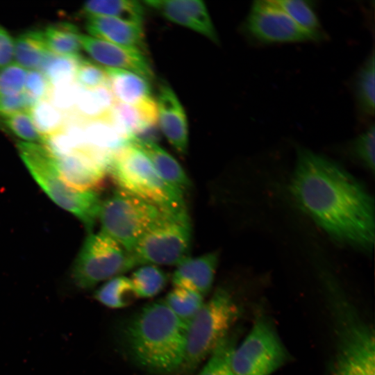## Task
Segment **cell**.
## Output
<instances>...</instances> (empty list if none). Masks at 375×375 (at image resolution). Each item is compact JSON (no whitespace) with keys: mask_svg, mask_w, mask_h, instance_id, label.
Returning <instances> with one entry per match:
<instances>
[{"mask_svg":"<svg viewBox=\"0 0 375 375\" xmlns=\"http://www.w3.org/2000/svg\"><path fill=\"white\" fill-rule=\"evenodd\" d=\"M290 190L298 206L332 239L360 249H372L374 199L342 167L299 147Z\"/></svg>","mask_w":375,"mask_h":375,"instance_id":"6da1fadb","label":"cell"},{"mask_svg":"<svg viewBox=\"0 0 375 375\" xmlns=\"http://www.w3.org/2000/svg\"><path fill=\"white\" fill-rule=\"evenodd\" d=\"M188 325L164 300L152 302L122 326L120 339L130 359L154 374L179 372L184 360Z\"/></svg>","mask_w":375,"mask_h":375,"instance_id":"7a4b0ae2","label":"cell"},{"mask_svg":"<svg viewBox=\"0 0 375 375\" xmlns=\"http://www.w3.org/2000/svg\"><path fill=\"white\" fill-rule=\"evenodd\" d=\"M324 283L335 339L331 375H374L373 326L335 281Z\"/></svg>","mask_w":375,"mask_h":375,"instance_id":"3957f363","label":"cell"},{"mask_svg":"<svg viewBox=\"0 0 375 375\" xmlns=\"http://www.w3.org/2000/svg\"><path fill=\"white\" fill-rule=\"evenodd\" d=\"M108 176L124 190L168 213L187 212L184 195L169 185L148 157L127 141L112 150Z\"/></svg>","mask_w":375,"mask_h":375,"instance_id":"277c9868","label":"cell"},{"mask_svg":"<svg viewBox=\"0 0 375 375\" xmlns=\"http://www.w3.org/2000/svg\"><path fill=\"white\" fill-rule=\"evenodd\" d=\"M19 155L33 177L60 207L76 217L91 233L99 218L102 200L97 192L69 188L60 178L52 154L40 143L20 142Z\"/></svg>","mask_w":375,"mask_h":375,"instance_id":"5b68a950","label":"cell"},{"mask_svg":"<svg viewBox=\"0 0 375 375\" xmlns=\"http://www.w3.org/2000/svg\"><path fill=\"white\" fill-rule=\"evenodd\" d=\"M240 309L231 294L217 289L188 324L185 356L179 371L190 374L214 350L236 322Z\"/></svg>","mask_w":375,"mask_h":375,"instance_id":"8992f818","label":"cell"},{"mask_svg":"<svg viewBox=\"0 0 375 375\" xmlns=\"http://www.w3.org/2000/svg\"><path fill=\"white\" fill-rule=\"evenodd\" d=\"M192 226L187 212H164L129 253L133 267L177 265L190 256Z\"/></svg>","mask_w":375,"mask_h":375,"instance_id":"52a82bcc","label":"cell"},{"mask_svg":"<svg viewBox=\"0 0 375 375\" xmlns=\"http://www.w3.org/2000/svg\"><path fill=\"white\" fill-rule=\"evenodd\" d=\"M164 212L139 197L116 188L101 202L98 218L100 232L130 253L142 235Z\"/></svg>","mask_w":375,"mask_h":375,"instance_id":"ba28073f","label":"cell"},{"mask_svg":"<svg viewBox=\"0 0 375 375\" xmlns=\"http://www.w3.org/2000/svg\"><path fill=\"white\" fill-rule=\"evenodd\" d=\"M288 359V351L269 318L256 317L248 335L235 347L231 359L233 375H271Z\"/></svg>","mask_w":375,"mask_h":375,"instance_id":"9c48e42d","label":"cell"},{"mask_svg":"<svg viewBox=\"0 0 375 375\" xmlns=\"http://www.w3.org/2000/svg\"><path fill=\"white\" fill-rule=\"evenodd\" d=\"M133 268L129 253L119 244L101 232L90 233L74 261L72 278L78 288L89 290Z\"/></svg>","mask_w":375,"mask_h":375,"instance_id":"30bf717a","label":"cell"},{"mask_svg":"<svg viewBox=\"0 0 375 375\" xmlns=\"http://www.w3.org/2000/svg\"><path fill=\"white\" fill-rule=\"evenodd\" d=\"M246 31L262 43L319 40L299 26L277 0H256L244 22Z\"/></svg>","mask_w":375,"mask_h":375,"instance_id":"8fae6325","label":"cell"},{"mask_svg":"<svg viewBox=\"0 0 375 375\" xmlns=\"http://www.w3.org/2000/svg\"><path fill=\"white\" fill-rule=\"evenodd\" d=\"M112 151L85 145L55 158L58 174L72 189L97 192L108 176Z\"/></svg>","mask_w":375,"mask_h":375,"instance_id":"7c38bea8","label":"cell"},{"mask_svg":"<svg viewBox=\"0 0 375 375\" xmlns=\"http://www.w3.org/2000/svg\"><path fill=\"white\" fill-rule=\"evenodd\" d=\"M81 44L82 49L106 68L132 72L149 81L153 78V71L143 52L85 35H81Z\"/></svg>","mask_w":375,"mask_h":375,"instance_id":"4fadbf2b","label":"cell"},{"mask_svg":"<svg viewBox=\"0 0 375 375\" xmlns=\"http://www.w3.org/2000/svg\"><path fill=\"white\" fill-rule=\"evenodd\" d=\"M144 6L167 20L193 30L215 43L219 38L205 3L199 0H147Z\"/></svg>","mask_w":375,"mask_h":375,"instance_id":"5bb4252c","label":"cell"},{"mask_svg":"<svg viewBox=\"0 0 375 375\" xmlns=\"http://www.w3.org/2000/svg\"><path fill=\"white\" fill-rule=\"evenodd\" d=\"M159 128L169 143L180 154L188 147V126L185 110L177 96L166 83L160 85L156 100Z\"/></svg>","mask_w":375,"mask_h":375,"instance_id":"9a60e30c","label":"cell"},{"mask_svg":"<svg viewBox=\"0 0 375 375\" xmlns=\"http://www.w3.org/2000/svg\"><path fill=\"white\" fill-rule=\"evenodd\" d=\"M218 262L217 251L197 257L189 256L176 265L172 275L173 285L194 290L206 297L212 289Z\"/></svg>","mask_w":375,"mask_h":375,"instance_id":"2e32d148","label":"cell"},{"mask_svg":"<svg viewBox=\"0 0 375 375\" xmlns=\"http://www.w3.org/2000/svg\"><path fill=\"white\" fill-rule=\"evenodd\" d=\"M86 28L90 36L119 46L144 51L142 25L107 17H88Z\"/></svg>","mask_w":375,"mask_h":375,"instance_id":"e0dca14e","label":"cell"},{"mask_svg":"<svg viewBox=\"0 0 375 375\" xmlns=\"http://www.w3.org/2000/svg\"><path fill=\"white\" fill-rule=\"evenodd\" d=\"M109 119L119 135L128 140L143 128L157 124L156 100L150 97L133 104L115 101Z\"/></svg>","mask_w":375,"mask_h":375,"instance_id":"ac0fdd59","label":"cell"},{"mask_svg":"<svg viewBox=\"0 0 375 375\" xmlns=\"http://www.w3.org/2000/svg\"><path fill=\"white\" fill-rule=\"evenodd\" d=\"M105 69L115 101L133 104L152 97L151 87L146 78L127 70Z\"/></svg>","mask_w":375,"mask_h":375,"instance_id":"d6986e66","label":"cell"},{"mask_svg":"<svg viewBox=\"0 0 375 375\" xmlns=\"http://www.w3.org/2000/svg\"><path fill=\"white\" fill-rule=\"evenodd\" d=\"M148 157L159 175L172 187L185 195L191 183L178 161L158 144L128 141Z\"/></svg>","mask_w":375,"mask_h":375,"instance_id":"ffe728a7","label":"cell"},{"mask_svg":"<svg viewBox=\"0 0 375 375\" xmlns=\"http://www.w3.org/2000/svg\"><path fill=\"white\" fill-rule=\"evenodd\" d=\"M87 17H107L142 25L144 8L142 2L128 0H95L85 2L82 7Z\"/></svg>","mask_w":375,"mask_h":375,"instance_id":"44dd1931","label":"cell"},{"mask_svg":"<svg viewBox=\"0 0 375 375\" xmlns=\"http://www.w3.org/2000/svg\"><path fill=\"white\" fill-rule=\"evenodd\" d=\"M115 102L108 85L81 88L74 113L83 122L108 118Z\"/></svg>","mask_w":375,"mask_h":375,"instance_id":"7402d4cb","label":"cell"},{"mask_svg":"<svg viewBox=\"0 0 375 375\" xmlns=\"http://www.w3.org/2000/svg\"><path fill=\"white\" fill-rule=\"evenodd\" d=\"M44 32L28 31L18 35L14 40L15 63L26 69H39L48 51Z\"/></svg>","mask_w":375,"mask_h":375,"instance_id":"603a6c76","label":"cell"},{"mask_svg":"<svg viewBox=\"0 0 375 375\" xmlns=\"http://www.w3.org/2000/svg\"><path fill=\"white\" fill-rule=\"evenodd\" d=\"M44 35L49 51L61 56H81V34L74 24L69 22L51 24L44 31Z\"/></svg>","mask_w":375,"mask_h":375,"instance_id":"cb8c5ba5","label":"cell"},{"mask_svg":"<svg viewBox=\"0 0 375 375\" xmlns=\"http://www.w3.org/2000/svg\"><path fill=\"white\" fill-rule=\"evenodd\" d=\"M94 297L101 304L112 308L128 306L138 298L130 278L124 275L106 281L95 291Z\"/></svg>","mask_w":375,"mask_h":375,"instance_id":"d4e9b609","label":"cell"},{"mask_svg":"<svg viewBox=\"0 0 375 375\" xmlns=\"http://www.w3.org/2000/svg\"><path fill=\"white\" fill-rule=\"evenodd\" d=\"M81 58V56H61L48 51L38 70L44 75L50 86L74 82Z\"/></svg>","mask_w":375,"mask_h":375,"instance_id":"484cf974","label":"cell"},{"mask_svg":"<svg viewBox=\"0 0 375 375\" xmlns=\"http://www.w3.org/2000/svg\"><path fill=\"white\" fill-rule=\"evenodd\" d=\"M374 51L365 60L355 80V96L358 109L366 117L374 115Z\"/></svg>","mask_w":375,"mask_h":375,"instance_id":"4316f807","label":"cell"},{"mask_svg":"<svg viewBox=\"0 0 375 375\" xmlns=\"http://www.w3.org/2000/svg\"><path fill=\"white\" fill-rule=\"evenodd\" d=\"M33 124L42 140L61 131L67 115L47 99L40 100L28 111Z\"/></svg>","mask_w":375,"mask_h":375,"instance_id":"83f0119b","label":"cell"},{"mask_svg":"<svg viewBox=\"0 0 375 375\" xmlns=\"http://www.w3.org/2000/svg\"><path fill=\"white\" fill-rule=\"evenodd\" d=\"M164 301L188 326L204 303L203 297L198 292L176 286L167 294Z\"/></svg>","mask_w":375,"mask_h":375,"instance_id":"f1b7e54d","label":"cell"},{"mask_svg":"<svg viewBox=\"0 0 375 375\" xmlns=\"http://www.w3.org/2000/svg\"><path fill=\"white\" fill-rule=\"evenodd\" d=\"M130 280L138 297L149 298L164 289L167 283V276L158 266L147 265L138 267Z\"/></svg>","mask_w":375,"mask_h":375,"instance_id":"f546056e","label":"cell"},{"mask_svg":"<svg viewBox=\"0 0 375 375\" xmlns=\"http://www.w3.org/2000/svg\"><path fill=\"white\" fill-rule=\"evenodd\" d=\"M235 347L236 338L229 332L218 342L198 375H233L231 359Z\"/></svg>","mask_w":375,"mask_h":375,"instance_id":"4dcf8cb0","label":"cell"},{"mask_svg":"<svg viewBox=\"0 0 375 375\" xmlns=\"http://www.w3.org/2000/svg\"><path fill=\"white\" fill-rule=\"evenodd\" d=\"M277 1L299 26L315 35L319 40L324 38L318 17L308 1L302 0Z\"/></svg>","mask_w":375,"mask_h":375,"instance_id":"1f68e13d","label":"cell"},{"mask_svg":"<svg viewBox=\"0 0 375 375\" xmlns=\"http://www.w3.org/2000/svg\"><path fill=\"white\" fill-rule=\"evenodd\" d=\"M352 156L365 167L374 172L375 126L372 124L351 143Z\"/></svg>","mask_w":375,"mask_h":375,"instance_id":"d6a6232c","label":"cell"},{"mask_svg":"<svg viewBox=\"0 0 375 375\" xmlns=\"http://www.w3.org/2000/svg\"><path fill=\"white\" fill-rule=\"evenodd\" d=\"M75 82L85 89L108 86V78L106 69L83 58H81L77 67Z\"/></svg>","mask_w":375,"mask_h":375,"instance_id":"836d02e7","label":"cell"},{"mask_svg":"<svg viewBox=\"0 0 375 375\" xmlns=\"http://www.w3.org/2000/svg\"><path fill=\"white\" fill-rule=\"evenodd\" d=\"M81 89L75 81L51 86L47 99L63 113L69 115L74 112Z\"/></svg>","mask_w":375,"mask_h":375,"instance_id":"e575fe53","label":"cell"},{"mask_svg":"<svg viewBox=\"0 0 375 375\" xmlns=\"http://www.w3.org/2000/svg\"><path fill=\"white\" fill-rule=\"evenodd\" d=\"M27 70L11 63L0 69V95H15L24 90Z\"/></svg>","mask_w":375,"mask_h":375,"instance_id":"d590c367","label":"cell"},{"mask_svg":"<svg viewBox=\"0 0 375 375\" xmlns=\"http://www.w3.org/2000/svg\"><path fill=\"white\" fill-rule=\"evenodd\" d=\"M3 124L14 135L25 142L42 143L28 112H21L3 118Z\"/></svg>","mask_w":375,"mask_h":375,"instance_id":"8d00e7d4","label":"cell"},{"mask_svg":"<svg viewBox=\"0 0 375 375\" xmlns=\"http://www.w3.org/2000/svg\"><path fill=\"white\" fill-rule=\"evenodd\" d=\"M36 102L24 91L15 95H0V117L28 112Z\"/></svg>","mask_w":375,"mask_h":375,"instance_id":"74e56055","label":"cell"},{"mask_svg":"<svg viewBox=\"0 0 375 375\" xmlns=\"http://www.w3.org/2000/svg\"><path fill=\"white\" fill-rule=\"evenodd\" d=\"M50 87L49 81L40 70L27 71L24 91L35 101L47 99Z\"/></svg>","mask_w":375,"mask_h":375,"instance_id":"f35d334b","label":"cell"},{"mask_svg":"<svg viewBox=\"0 0 375 375\" xmlns=\"http://www.w3.org/2000/svg\"><path fill=\"white\" fill-rule=\"evenodd\" d=\"M14 58V40L9 33L0 26V69L10 65Z\"/></svg>","mask_w":375,"mask_h":375,"instance_id":"ab89813d","label":"cell"}]
</instances>
